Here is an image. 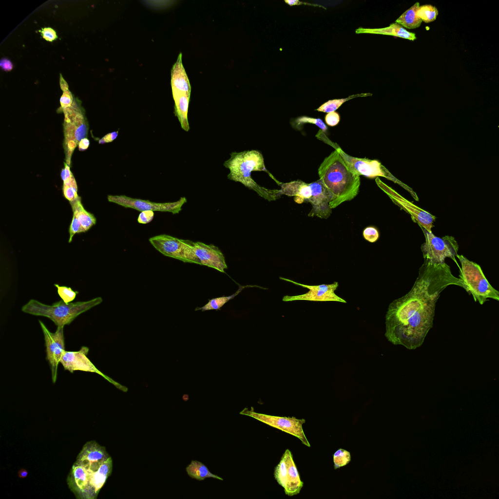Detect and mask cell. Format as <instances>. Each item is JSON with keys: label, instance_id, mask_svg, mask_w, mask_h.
<instances>
[{"label": "cell", "instance_id": "cell-1", "mask_svg": "<svg viewBox=\"0 0 499 499\" xmlns=\"http://www.w3.org/2000/svg\"><path fill=\"white\" fill-rule=\"evenodd\" d=\"M450 285L463 288L461 280L453 275L445 262L434 264L424 260L410 290L388 307L385 333L388 341L410 350L421 346L433 326L440 294Z\"/></svg>", "mask_w": 499, "mask_h": 499}, {"label": "cell", "instance_id": "cell-2", "mask_svg": "<svg viewBox=\"0 0 499 499\" xmlns=\"http://www.w3.org/2000/svg\"><path fill=\"white\" fill-rule=\"evenodd\" d=\"M318 173L319 179L333 195L329 203L331 209L358 195L360 176L350 169L336 148L324 159Z\"/></svg>", "mask_w": 499, "mask_h": 499}, {"label": "cell", "instance_id": "cell-3", "mask_svg": "<svg viewBox=\"0 0 499 499\" xmlns=\"http://www.w3.org/2000/svg\"><path fill=\"white\" fill-rule=\"evenodd\" d=\"M230 158L225 161L224 166L229 168V179L240 182L246 187L256 192L258 194L269 201L275 200L281 193L280 190H269L259 186L251 178V171H264L267 172L262 154L255 150L241 153H232Z\"/></svg>", "mask_w": 499, "mask_h": 499}, {"label": "cell", "instance_id": "cell-4", "mask_svg": "<svg viewBox=\"0 0 499 499\" xmlns=\"http://www.w3.org/2000/svg\"><path fill=\"white\" fill-rule=\"evenodd\" d=\"M102 302L100 297L87 301L64 303L63 300L48 305L35 299L22 306V312L35 316L46 317L58 326L69 325L78 315Z\"/></svg>", "mask_w": 499, "mask_h": 499}, {"label": "cell", "instance_id": "cell-5", "mask_svg": "<svg viewBox=\"0 0 499 499\" xmlns=\"http://www.w3.org/2000/svg\"><path fill=\"white\" fill-rule=\"evenodd\" d=\"M461 264L460 278L463 288L472 295L475 302L483 304L488 298L499 300V292L485 277L480 265L462 255H457Z\"/></svg>", "mask_w": 499, "mask_h": 499}, {"label": "cell", "instance_id": "cell-6", "mask_svg": "<svg viewBox=\"0 0 499 499\" xmlns=\"http://www.w3.org/2000/svg\"><path fill=\"white\" fill-rule=\"evenodd\" d=\"M62 111L64 114L63 148L66 163L70 166L75 148L82 139L87 136L89 125L84 111L78 104L73 102Z\"/></svg>", "mask_w": 499, "mask_h": 499}, {"label": "cell", "instance_id": "cell-7", "mask_svg": "<svg viewBox=\"0 0 499 499\" xmlns=\"http://www.w3.org/2000/svg\"><path fill=\"white\" fill-rule=\"evenodd\" d=\"M171 85L174 101V114L181 128L185 131L190 130L188 111L190 101L191 86L182 63L180 53L171 71Z\"/></svg>", "mask_w": 499, "mask_h": 499}, {"label": "cell", "instance_id": "cell-8", "mask_svg": "<svg viewBox=\"0 0 499 499\" xmlns=\"http://www.w3.org/2000/svg\"><path fill=\"white\" fill-rule=\"evenodd\" d=\"M421 228L425 238V241L421 247L424 260L434 264L445 263L447 257L455 260V256L458 254L459 246L454 237L448 235L437 237L432 232Z\"/></svg>", "mask_w": 499, "mask_h": 499}, {"label": "cell", "instance_id": "cell-9", "mask_svg": "<svg viewBox=\"0 0 499 499\" xmlns=\"http://www.w3.org/2000/svg\"><path fill=\"white\" fill-rule=\"evenodd\" d=\"M151 245L164 255L185 263L196 264L193 242L165 234L149 238Z\"/></svg>", "mask_w": 499, "mask_h": 499}, {"label": "cell", "instance_id": "cell-10", "mask_svg": "<svg viewBox=\"0 0 499 499\" xmlns=\"http://www.w3.org/2000/svg\"><path fill=\"white\" fill-rule=\"evenodd\" d=\"M240 414L250 416L270 426L281 430L298 438L302 443L308 447L310 445L307 439L302 425L305 419H298L294 417H279L256 412L253 408H245Z\"/></svg>", "mask_w": 499, "mask_h": 499}, {"label": "cell", "instance_id": "cell-11", "mask_svg": "<svg viewBox=\"0 0 499 499\" xmlns=\"http://www.w3.org/2000/svg\"><path fill=\"white\" fill-rule=\"evenodd\" d=\"M274 478L284 489L286 495L292 496L298 494L304 482L301 480L291 451L287 449L282 455L280 462L275 467Z\"/></svg>", "mask_w": 499, "mask_h": 499}, {"label": "cell", "instance_id": "cell-12", "mask_svg": "<svg viewBox=\"0 0 499 499\" xmlns=\"http://www.w3.org/2000/svg\"><path fill=\"white\" fill-rule=\"evenodd\" d=\"M108 200L127 208L135 209L140 211H145L169 212L173 214L178 213L182 210V207L187 202L185 197H181L175 202L167 203H156L149 200L133 198L124 195L107 196Z\"/></svg>", "mask_w": 499, "mask_h": 499}, {"label": "cell", "instance_id": "cell-13", "mask_svg": "<svg viewBox=\"0 0 499 499\" xmlns=\"http://www.w3.org/2000/svg\"><path fill=\"white\" fill-rule=\"evenodd\" d=\"M89 349L87 346H82L77 351H68L65 350L60 359V363L62 364L64 370L73 373L76 370L97 373L110 383L114 384L118 389L127 392L128 388L125 386L113 380L109 377L99 371L87 357Z\"/></svg>", "mask_w": 499, "mask_h": 499}, {"label": "cell", "instance_id": "cell-14", "mask_svg": "<svg viewBox=\"0 0 499 499\" xmlns=\"http://www.w3.org/2000/svg\"><path fill=\"white\" fill-rule=\"evenodd\" d=\"M336 149L350 169L359 176L371 178L382 176L399 183V181L377 160L355 157L345 153L340 147Z\"/></svg>", "mask_w": 499, "mask_h": 499}, {"label": "cell", "instance_id": "cell-15", "mask_svg": "<svg viewBox=\"0 0 499 499\" xmlns=\"http://www.w3.org/2000/svg\"><path fill=\"white\" fill-rule=\"evenodd\" d=\"M44 334L47 359L51 371L52 380L56 382L58 367L65 350L63 326H58L55 332H50L44 324L38 320Z\"/></svg>", "mask_w": 499, "mask_h": 499}, {"label": "cell", "instance_id": "cell-16", "mask_svg": "<svg viewBox=\"0 0 499 499\" xmlns=\"http://www.w3.org/2000/svg\"><path fill=\"white\" fill-rule=\"evenodd\" d=\"M280 279L291 282L295 285L300 286L309 289V291L303 294L288 296L286 295L283 298L285 302L295 300H306L310 301H335L346 303L345 300L340 297L335 293V291L338 287V282H335L330 284H322L319 285H307L296 283L291 280L280 277Z\"/></svg>", "mask_w": 499, "mask_h": 499}, {"label": "cell", "instance_id": "cell-17", "mask_svg": "<svg viewBox=\"0 0 499 499\" xmlns=\"http://www.w3.org/2000/svg\"><path fill=\"white\" fill-rule=\"evenodd\" d=\"M309 184L311 190V196L308 202L311 203L312 208L308 216L327 218L332 212L329 206V203L333 199L332 193L320 179Z\"/></svg>", "mask_w": 499, "mask_h": 499}, {"label": "cell", "instance_id": "cell-18", "mask_svg": "<svg viewBox=\"0 0 499 499\" xmlns=\"http://www.w3.org/2000/svg\"><path fill=\"white\" fill-rule=\"evenodd\" d=\"M193 250L196 264L225 273L224 269L228 267L225 257L218 247L201 242H193Z\"/></svg>", "mask_w": 499, "mask_h": 499}, {"label": "cell", "instance_id": "cell-19", "mask_svg": "<svg viewBox=\"0 0 499 499\" xmlns=\"http://www.w3.org/2000/svg\"><path fill=\"white\" fill-rule=\"evenodd\" d=\"M393 202L410 214L415 222L429 232H432L436 217L429 212L420 208L401 196L390 197Z\"/></svg>", "mask_w": 499, "mask_h": 499}, {"label": "cell", "instance_id": "cell-20", "mask_svg": "<svg viewBox=\"0 0 499 499\" xmlns=\"http://www.w3.org/2000/svg\"><path fill=\"white\" fill-rule=\"evenodd\" d=\"M280 190L281 194L294 196V201L299 204L308 202L311 196V190L309 184L301 180L282 184Z\"/></svg>", "mask_w": 499, "mask_h": 499}, {"label": "cell", "instance_id": "cell-21", "mask_svg": "<svg viewBox=\"0 0 499 499\" xmlns=\"http://www.w3.org/2000/svg\"><path fill=\"white\" fill-rule=\"evenodd\" d=\"M355 32L356 34L368 33L393 36L413 41L417 38L415 33L407 31L396 22L391 24L388 27L381 28L359 27L356 30Z\"/></svg>", "mask_w": 499, "mask_h": 499}, {"label": "cell", "instance_id": "cell-22", "mask_svg": "<svg viewBox=\"0 0 499 499\" xmlns=\"http://www.w3.org/2000/svg\"><path fill=\"white\" fill-rule=\"evenodd\" d=\"M60 175L63 181L62 192L64 197L70 203L75 201L79 197L77 194V186L70 166L66 163L61 170Z\"/></svg>", "mask_w": 499, "mask_h": 499}, {"label": "cell", "instance_id": "cell-23", "mask_svg": "<svg viewBox=\"0 0 499 499\" xmlns=\"http://www.w3.org/2000/svg\"><path fill=\"white\" fill-rule=\"evenodd\" d=\"M112 467L113 461L110 457L102 464L98 471L95 473L90 483V487L94 499L96 498L99 490L111 475Z\"/></svg>", "mask_w": 499, "mask_h": 499}, {"label": "cell", "instance_id": "cell-24", "mask_svg": "<svg viewBox=\"0 0 499 499\" xmlns=\"http://www.w3.org/2000/svg\"><path fill=\"white\" fill-rule=\"evenodd\" d=\"M72 211H75L78 218L81 226L85 231H88L96 224V218L93 214L87 211L81 203L80 197L74 202H70Z\"/></svg>", "mask_w": 499, "mask_h": 499}, {"label": "cell", "instance_id": "cell-25", "mask_svg": "<svg viewBox=\"0 0 499 499\" xmlns=\"http://www.w3.org/2000/svg\"><path fill=\"white\" fill-rule=\"evenodd\" d=\"M419 6V2H416L396 20V23L409 29L419 27L422 21L417 14Z\"/></svg>", "mask_w": 499, "mask_h": 499}, {"label": "cell", "instance_id": "cell-26", "mask_svg": "<svg viewBox=\"0 0 499 499\" xmlns=\"http://www.w3.org/2000/svg\"><path fill=\"white\" fill-rule=\"evenodd\" d=\"M186 470L191 478L198 480H203L208 478L223 480V478L211 473L205 464L197 461H192Z\"/></svg>", "mask_w": 499, "mask_h": 499}, {"label": "cell", "instance_id": "cell-27", "mask_svg": "<svg viewBox=\"0 0 499 499\" xmlns=\"http://www.w3.org/2000/svg\"><path fill=\"white\" fill-rule=\"evenodd\" d=\"M249 286H239L238 290L234 294L229 296H222L218 298H215L209 300L208 303L205 305L201 307H196L195 310H201L202 311L209 310H219L220 308L223 306L229 300L233 299L235 296L238 295L242 290Z\"/></svg>", "mask_w": 499, "mask_h": 499}, {"label": "cell", "instance_id": "cell-28", "mask_svg": "<svg viewBox=\"0 0 499 499\" xmlns=\"http://www.w3.org/2000/svg\"><path fill=\"white\" fill-rule=\"evenodd\" d=\"M371 93H362L361 94L354 95L345 98L335 99L329 100L320 106L316 110L324 113H330L335 112L345 101L357 97H363L371 96Z\"/></svg>", "mask_w": 499, "mask_h": 499}, {"label": "cell", "instance_id": "cell-29", "mask_svg": "<svg viewBox=\"0 0 499 499\" xmlns=\"http://www.w3.org/2000/svg\"><path fill=\"white\" fill-rule=\"evenodd\" d=\"M417 14L422 21L429 23L436 19L438 15V10L435 6L430 4H425L419 7Z\"/></svg>", "mask_w": 499, "mask_h": 499}, {"label": "cell", "instance_id": "cell-30", "mask_svg": "<svg viewBox=\"0 0 499 499\" xmlns=\"http://www.w3.org/2000/svg\"><path fill=\"white\" fill-rule=\"evenodd\" d=\"M334 469H336L347 464L351 460L350 452L343 449L337 450L333 455Z\"/></svg>", "mask_w": 499, "mask_h": 499}, {"label": "cell", "instance_id": "cell-31", "mask_svg": "<svg viewBox=\"0 0 499 499\" xmlns=\"http://www.w3.org/2000/svg\"><path fill=\"white\" fill-rule=\"evenodd\" d=\"M295 126L297 128L302 126L306 123L314 124L319 127L324 133H326L327 127L320 118H316L306 116H302L297 118L294 121Z\"/></svg>", "mask_w": 499, "mask_h": 499}, {"label": "cell", "instance_id": "cell-32", "mask_svg": "<svg viewBox=\"0 0 499 499\" xmlns=\"http://www.w3.org/2000/svg\"><path fill=\"white\" fill-rule=\"evenodd\" d=\"M54 286L57 287L58 293L61 300L66 304L72 302L78 293V291H74L69 287L60 286L58 284H55Z\"/></svg>", "mask_w": 499, "mask_h": 499}, {"label": "cell", "instance_id": "cell-33", "mask_svg": "<svg viewBox=\"0 0 499 499\" xmlns=\"http://www.w3.org/2000/svg\"><path fill=\"white\" fill-rule=\"evenodd\" d=\"M84 232L85 231L81 225L76 212L75 211H73L72 219L69 229V238L68 242L71 243L72 242L73 238L76 234Z\"/></svg>", "mask_w": 499, "mask_h": 499}, {"label": "cell", "instance_id": "cell-34", "mask_svg": "<svg viewBox=\"0 0 499 499\" xmlns=\"http://www.w3.org/2000/svg\"><path fill=\"white\" fill-rule=\"evenodd\" d=\"M363 234L364 238L371 243L375 242L379 237L377 229L372 226L366 227L363 230Z\"/></svg>", "mask_w": 499, "mask_h": 499}, {"label": "cell", "instance_id": "cell-35", "mask_svg": "<svg viewBox=\"0 0 499 499\" xmlns=\"http://www.w3.org/2000/svg\"><path fill=\"white\" fill-rule=\"evenodd\" d=\"M74 102L73 96L69 90L63 92L60 98L62 109L70 107Z\"/></svg>", "mask_w": 499, "mask_h": 499}, {"label": "cell", "instance_id": "cell-36", "mask_svg": "<svg viewBox=\"0 0 499 499\" xmlns=\"http://www.w3.org/2000/svg\"><path fill=\"white\" fill-rule=\"evenodd\" d=\"M42 38L47 41H52L58 38L56 31L51 27H45L39 31Z\"/></svg>", "mask_w": 499, "mask_h": 499}, {"label": "cell", "instance_id": "cell-37", "mask_svg": "<svg viewBox=\"0 0 499 499\" xmlns=\"http://www.w3.org/2000/svg\"><path fill=\"white\" fill-rule=\"evenodd\" d=\"M154 217V212L152 211H141L137 218V221L140 224H147L152 221Z\"/></svg>", "mask_w": 499, "mask_h": 499}, {"label": "cell", "instance_id": "cell-38", "mask_svg": "<svg viewBox=\"0 0 499 499\" xmlns=\"http://www.w3.org/2000/svg\"><path fill=\"white\" fill-rule=\"evenodd\" d=\"M326 123L330 126L337 125L340 121V116L336 112L328 113L325 116Z\"/></svg>", "mask_w": 499, "mask_h": 499}, {"label": "cell", "instance_id": "cell-39", "mask_svg": "<svg viewBox=\"0 0 499 499\" xmlns=\"http://www.w3.org/2000/svg\"><path fill=\"white\" fill-rule=\"evenodd\" d=\"M118 134V131L109 133L100 139L98 141V143L99 144H102L111 142L117 138Z\"/></svg>", "mask_w": 499, "mask_h": 499}, {"label": "cell", "instance_id": "cell-40", "mask_svg": "<svg viewBox=\"0 0 499 499\" xmlns=\"http://www.w3.org/2000/svg\"><path fill=\"white\" fill-rule=\"evenodd\" d=\"M0 68L5 71H10L13 69L12 62L7 58H2L0 61Z\"/></svg>", "mask_w": 499, "mask_h": 499}, {"label": "cell", "instance_id": "cell-41", "mask_svg": "<svg viewBox=\"0 0 499 499\" xmlns=\"http://www.w3.org/2000/svg\"><path fill=\"white\" fill-rule=\"evenodd\" d=\"M285 2H286L287 4H288V5H289L290 6L295 5L305 4V5H312V6H319V7H323L324 8H325L324 7H323V6L320 5H317V4H315L310 3H307V2H302V1H300L298 0H285Z\"/></svg>", "mask_w": 499, "mask_h": 499}, {"label": "cell", "instance_id": "cell-42", "mask_svg": "<svg viewBox=\"0 0 499 499\" xmlns=\"http://www.w3.org/2000/svg\"><path fill=\"white\" fill-rule=\"evenodd\" d=\"M89 144L90 141L87 137L82 139L78 144L79 150L80 151L86 150L88 148Z\"/></svg>", "mask_w": 499, "mask_h": 499}, {"label": "cell", "instance_id": "cell-43", "mask_svg": "<svg viewBox=\"0 0 499 499\" xmlns=\"http://www.w3.org/2000/svg\"><path fill=\"white\" fill-rule=\"evenodd\" d=\"M60 85L61 90L63 92L68 91V85L66 81L64 79L61 75H60Z\"/></svg>", "mask_w": 499, "mask_h": 499}, {"label": "cell", "instance_id": "cell-44", "mask_svg": "<svg viewBox=\"0 0 499 499\" xmlns=\"http://www.w3.org/2000/svg\"><path fill=\"white\" fill-rule=\"evenodd\" d=\"M28 474V471L24 469H20L18 475L20 478H25Z\"/></svg>", "mask_w": 499, "mask_h": 499}]
</instances>
